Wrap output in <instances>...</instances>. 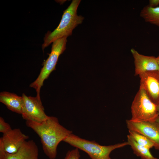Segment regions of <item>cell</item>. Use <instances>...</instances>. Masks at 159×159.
<instances>
[{
    "instance_id": "cell-21",
    "label": "cell",
    "mask_w": 159,
    "mask_h": 159,
    "mask_svg": "<svg viewBox=\"0 0 159 159\" xmlns=\"http://www.w3.org/2000/svg\"><path fill=\"white\" fill-rule=\"evenodd\" d=\"M157 110L159 115V104L157 105Z\"/></svg>"
},
{
    "instance_id": "cell-13",
    "label": "cell",
    "mask_w": 159,
    "mask_h": 159,
    "mask_svg": "<svg viewBox=\"0 0 159 159\" xmlns=\"http://www.w3.org/2000/svg\"><path fill=\"white\" fill-rule=\"evenodd\" d=\"M127 137L129 145L137 156L142 159H158L153 155L149 149L138 144L130 135H128Z\"/></svg>"
},
{
    "instance_id": "cell-1",
    "label": "cell",
    "mask_w": 159,
    "mask_h": 159,
    "mask_svg": "<svg viewBox=\"0 0 159 159\" xmlns=\"http://www.w3.org/2000/svg\"><path fill=\"white\" fill-rule=\"evenodd\" d=\"M27 126L32 129L40 137L44 154L50 159H55L57 149L60 143L72 131L61 125L58 119L49 116L44 121L37 122L26 120Z\"/></svg>"
},
{
    "instance_id": "cell-19",
    "label": "cell",
    "mask_w": 159,
    "mask_h": 159,
    "mask_svg": "<svg viewBox=\"0 0 159 159\" xmlns=\"http://www.w3.org/2000/svg\"><path fill=\"white\" fill-rule=\"evenodd\" d=\"M156 60L159 67V55L157 57H156Z\"/></svg>"
},
{
    "instance_id": "cell-12",
    "label": "cell",
    "mask_w": 159,
    "mask_h": 159,
    "mask_svg": "<svg viewBox=\"0 0 159 159\" xmlns=\"http://www.w3.org/2000/svg\"><path fill=\"white\" fill-rule=\"evenodd\" d=\"M0 102L10 110L21 114L23 105L22 96H19L14 93L3 91L0 93Z\"/></svg>"
},
{
    "instance_id": "cell-10",
    "label": "cell",
    "mask_w": 159,
    "mask_h": 159,
    "mask_svg": "<svg viewBox=\"0 0 159 159\" xmlns=\"http://www.w3.org/2000/svg\"><path fill=\"white\" fill-rule=\"evenodd\" d=\"M29 136L23 133L20 129H12L3 134L0 138L5 151L10 154L16 153Z\"/></svg>"
},
{
    "instance_id": "cell-9",
    "label": "cell",
    "mask_w": 159,
    "mask_h": 159,
    "mask_svg": "<svg viewBox=\"0 0 159 159\" xmlns=\"http://www.w3.org/2000/svg\"><path fill=\"white\" fill-rule=\"evenodd\" d=\"M38 149L33 140L26 141L18 151L13 154L6 152L0 140V159H38Z\"/></svg>"
},
{
    "instance_id": "cell-22",
    "label": "cell",
    "mask_w": 159,
    "mask_h": 159,
    "mask_svg": "<svg viewBox=\"0 0 159 159\" xmlns=\"http://www.w3.org/2000/svg\"></svg>"
},
{
    "instance_id": "cell-18",
    "label": "cell",
    "mask_w": 159,
    "mask_h": 159,
    "mask_svg": "<svg viewBox=\"0 0 159 159\" xmlns=\"http://www.w3.org/2000/svg\"><path fill=\"white\" fill-rule=\"evenodd\" d=\"M159 0H150L149 1V6L151 7H156L158 6Z\"/></svg>"
},
{
    "instance_id": "cell-5",
    "label": "cell",
    "mask_w": 159,
    "mask_h": 159,
    "mask_svg": "<svg viewBox=\"0 0 159 159\" xmlns=\"http://www.w3.org/2000/svg\"><path fill=\"white\" fill-rule=\"evenodd\" d=\"M67 37H64L54 41L52 45L51 52L47 59L43 62V67L37 79L29 85L34 89L36 97L40 99V92L45 80L47 79L50 73L55 70L56 66L59 56L66 49Z\"/></svg>"
},
{
    "instance_id": "cell-11",
    "label": "cell",
    "mask_w": 159,
    "mask_h": 159,
    "mask_svg": "<svg viewBox=\"0 0 159 159\" xmlns=\"http://www.w3.org/2000/svg\"><path fill=\"white\" fill-rule=\"evenodd\" d=\"M130 51L134 59L135 75H139L147 72L159 71L156 57L141 54L133 48H132Z\"/></svg>"
},
{
    "instance_id": "cell-6",
    "label": "cell",
    "mask_w": 159,
    "mask_h": 159,
    "mask_svg": "<svg viewBox=\"0 0 159 159\" xmlns=\"http://www.w3.org/2000/svg\"><path fill=\"white\" fill-rule=\"evenodd\" d=\"M23 105L21 113L22 118L26 120L41 122L46 120L49 116L44 112L41 99L36 96H28L22 94Z\"/></svg>"
},
{
    "instance_id": "cell-15",
    "label": "cell",
    "mask_w": 159,
    "mask_h": 159,
    "mask_svg": "<svg viewBox=\"0 0 159 159\" xmlns=\"http://www.w3.org/2000/svg\"><path fill=\"white\" fill-rule=\"evenodd\" d=\"M129 135L138 144L149 149L154 147L153 143L144 135L136 131L128 130Z\"/></svg>"
},
{
    "instance_id": "cell-4",
    "label": "cell",
    "mask_w": 159,
    "mask_h": 159,
    "mask_svg": "<svg viewBox=\"0 0 159 159\" xmlns=\"http://www.w3.org/2000/svg\"><path fill=\"white\" fill-rule=\"evenodd\" d=\"M131 113L130 120L134 122L155 121L159 115L157 105L140 86L132 102Z\"/></svg>"
},
{
    "instance_id": "cell-3",
    "label": "cell",
    "mask_w": 159,
    "mask_h": 159,
    "mask_svg": "<svg viewBox=\"0 0 159 159\" xmlns=\"http://www.w3.org/2000/svg\"><path fill=\"white\" fill-rule=\"evenodd\" d=\"M63 141L85 152L91 159H111L110 155L112 151L129 145L127 141L113 145H102L94 140L82 138L73 133Z\"/></svg>"
},
{
    "instance_id": "cell-17",
    "label": "cell",
    "mask_w": 159,
    "mask_h": 159,
    "mask_svg": "<svg viewBox=\"0 0 159 159\" xmlns=\"http://www.w3.org/2000/svg\"><path fill=\"white\" fill-rule=\"evenodd\" d=\"M12 129L9 124L5 122L4 119L0 117V132L3 134L6 133Z\"/></svg>"
},
{
    "instance_id": "cell-7",
    "label": "cell",
    "mask_w": 159,
    "mask_h": 159,
    "mask_svg": "<svg viewBox=\"0 0 159 159\" xmlns=\"http://www.w3.org/2000/svg\"><path fill=\"white\" fill-rule=\"evenodd\" d=\"M128 130L136 131L145 136L153 144L154 147L159 150V123L155 121L134 122L126 121Z\"/></svg>"
},
{
    "instance_id": "cell-2",
    "label": "cell",
    "mask_w": 159,
    "mask_h": 159,
    "mask_svg": "<svg viewBox=\"0 0 159 159\" xmlns=\"http://www.w3.org/2000/svg\"><path fill=\"white\" fill-rule=\"evenodd\" d=\"M80 0H73L68 8L64 11L58 26L52 32H48L44 38L42 45L43 50L56 40L71 35L73 30L81 24L84 17L77 14V9Z\"/></svg>"
},
{
    "instance_id": "cell-20",
    "label": "cell",
    "mask_w": 159,
    "mask_h": 159,
    "mask_svg": "<svg viewBox=\"0 0 159 159\" xmlns=\"http://www.w3.org/2000/svg\"><path fill=\"white\" fill-rule=\"evenodd\" d=\"M155 121L159 123V115L156 119Z\"/></svg>"
},
{
    "instance_id": "cell-16",
    "label": "cell",
    "mask_w": 159,
    "mask_h": 159,
    "mask_svg": "<svg viewBox=\"0 0 159 159\" xmlns=\"http://www.w3.org/2000/svg\"><path fill=\"white\" fill-rule=\"evenodd\" d=\"M79 149L77 148L68 150L64 159H80V155Z\"/></svg>"
},
{
    "instance_id": "cell-8",
    "label": "cell",
    "mask_w": 159,
    "mask_h": 159,
    "mask_svg": "<svg viewBox=\"0 0 159 159\" xmlns=\"http://www.w3.org/2000/svg\"><path fill=\"white\" fill-rule=\"evenodd\" d=\"M139 76L140 86L145 90L150 98L157 105L159 104V71L147 72Z\"/></svg>"
},
{
    "instance_id": "cell-14",
    "label": "cell",
    "mask_w": 159,
    "mask_h": 159,
    "mask_svg": "<svg viewBox=\"0 0 159 159\" xmlns=\"http://www.w3.org/2000/svg\"><path fill=\"white\" fill-rule=\"evenodd\" d=\"M140 15L145 21L159 27V6H145L141 10Z\"/></svg>"
}]
</instances>
